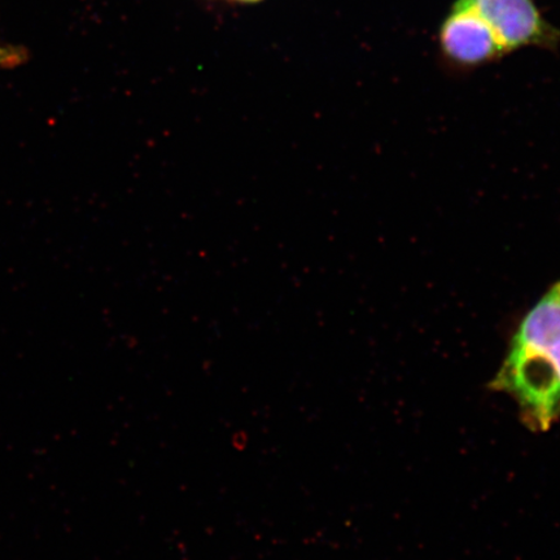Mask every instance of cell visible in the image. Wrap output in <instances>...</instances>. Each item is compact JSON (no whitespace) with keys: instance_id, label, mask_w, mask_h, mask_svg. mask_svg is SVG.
<instances>
[{"instance_id":"cell-1","label":"cell","mask_w":560,"mask_h":560,"mask_svg":"<svg viewBox=\"0 0 560 560\" xmlns=\"http://www.w3.org/2000/svg\"><path fill=\"white\" fill-rule=\"evenodd\" d=\"M490 388L513 397L532 430L560 417V282L525 315Z\"/></svg>"},{"instance_id":"cell-2","label":"cell","mask_w":560,"mask_h":560,"mask_svg":"<svg viewBox=\"0 0 560 560\" xmlns=\"http://www.w3.org/2000/svg\"><path fill=\"white\" fill-rule=\"evenodd\" d=\"M453 5L478 13L509 54L524 48L559 50L560 31L545 18L537 0H455Z\"/></svg>"},{"instance_id":"cell-3","label":"cell","mask_w":560,"mask_h":560,"mask_svg":"<svg viewBox=\"0 0 560 560\" xmlns=\"http://www.w3.org/2000/svg\"><path fill=\"white\" fill-rule=\"evenodd\" d=\"M439 59L447 69L468 72L509 55L499 37L478 13L452 5L441 21L436 35Z\"/></svg>"},{"instance_id":"cell-4","label":"cell","mask_w":560,"mask_h":560,"mask_svg":"<svg viewBox=\"0 0 560 560\" xmlns=\"http://www.w3.org/2000/svg\"><path fill=\"white\" fill-rule=\"evenodd\" d=\"M26 59L23 48L9 45H0V68H12L21 65Z\"/></svg>"},{"instance_id":"cell-5","label":"cell","mask_w":560,"mask_h":560,"mask_svg":"<svg viewBox=\"0 0 560 560\" xmlns=\"http://www.w3.org/2000/svg\"><path fill=\"white\" fill-rule=\"evenodd\" d=\"M235 2H241V3H254V2H258V0H235Z\"/></svg>"}]
</instances>
